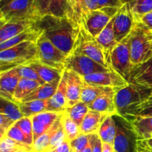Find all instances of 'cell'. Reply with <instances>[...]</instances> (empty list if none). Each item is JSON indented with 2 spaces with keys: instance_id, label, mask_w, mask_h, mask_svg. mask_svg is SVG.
I'll return each instance as SVG.
<instances>
[{
  "instance_id": "cell-1",
  "label": "cell",
  "mask_w": 152,
  "mask_h": 152,
  "mask_svg": "<svg viewBox=\"0 0 152 152\" xmlns=\"http://www.w3.org/2000/svg\"><path fill=\"white\" fill-rule=\"evenodd\" d=\"M37 28L67 56L71 53L80 28H76L67 18L47 14L36 22Z\"/></svg>"
},
{
  "instance_id": "cell-2",
  "label": "cell",
  "mask_w": 152,
  "mask_h": 152,
  "mask_svg": "<svg viewBox=\"0 0 152 152\" xmlns=\"http://www.w3.org/2000/svg\"><path fill=\"white\" fill-rule=\"evenodd\" d=\"M129 48L134 67L145 63L152 57V31L136 19L130 34Z\"/></svg>"
},
{
  "instance_id": "cell-3",
  "label": "cell",
  "mask_w": 152,
  "mask_h": 152,
  "mask_svg": "<svg viewBox=\"0 0 152 152\" xmlns=\"http://www.w3.org/2000/svg\"><path fill=\"white\" fill-rule=\"evenodd\" d=\"M35 61H37V48L34 42H25L0 51L1 72L28 65Z\"/></svg>"
},
{
  "instance_id": "cell-4",
  "label": "cell",
  "mask_w": 152,
  "mask_h": 152,
  "mask_svg": "<svg viewBox=\"0 0 152 152\" xmlns=\"http://www.w3.org/2000/svg\"><path fill=\"white\" fill-rule=\"evenodd\" d=\"M116 124L114 147L116 152H138V137L130 122L120 114L113 115Z\"/></svg>"
},
{
  "instance_id": "cell-5",
  "label": "cell",
  "mask_w": 152,
  "mask_h": 152,
  "mask_svg": "<svg viewBox=\"0 0 152 152\" xmlns=\"http://www.w3.org/2000/svg\"><path fill=\"white\" fill-rule=\"evenodd\" d=\"M71 52L86 55L105 68L111 69L108 57L102 46L96 41L95 37L89 34L83 25L80 27V32Z\"/></svg>"
},
{
  "instance_id": "cell-6",
  "label": "cell",
  "mask_w": 152,
  "mask_h": 152,
  "mask_svg": "<svg viewBox=\"0 0 152 152\" xmlns=\"http://www.w3.org/2000/svg\"><path fill=\"white\" fill-rule=\"evenodd\" d=\"M151 98L152 86L129 83L116 93L115 104L118 114L121 115L131 105L142 103Z\"/></svg>"
},
{
  "instance_id": "cell-7",
  "label": "cell",
  "mask_w": 152,
  "mask_h": 152,
  "mask_svg": "<svg viewBox=\"0 0 152 152\" xmlns=\"http://www.w3.org/2000/svg\"><path fill=\"white\" fill-rule=\"evenodd\" d=\"M34 8V0H13L0 8L1 25L11 21L39 19Z\"/></svg>"
},
{
  "instance_id": "cell-8",
  "label": "cell",
  "mask_w": 152,
  "mask_h": 152,
  "mask_svg": "<svg viewBox=\"0 0 152 152\" xmlns=\"http://www.w3.org/2000/svg\"><path fill=\"white\" fill-rule=\"evenodd\" d=\"M37 61L44 65L64 71L67 56L56 47L43 34L36 42Z\"/></svg>"
},
{
  "instance_id": "cell-9",
  "label": "cell",
  "mask_w": 152,
  "mask_h": 152,
  "mask_svg": "<svg viewBox=\"0 0 152 152\" xmlns=\"http://www.w3.org/2000/svg\"><path fill=\"white\" fill-rule=\"evenodd\" d=\"M129 38L130 34L119 43L110 56L111 69L118 73L128 82L130 79L131 73L134 68L131 59Z\"/></svg>"
},
{
  "instance_id": "cell-10",
  "label": "cell",
  "mask_w": 152,
  "mask_h": 152,
  "mask_svg": "<svg viewBox=\"0 0 152 152\" xmlns=\"http://www.w3.org/2000/svg\"><path fill=\"white\" fill-rule=\"evenodd\" d=\"M65 70L74 71L81 77H86L95 73L107 72L111 69L105 68L86 55L71 52L65 60Z\"/></svg>"
},
{
  "instance_id": "cell-11",
  "label": "cell",
  "mask_w": 152,
  "mask_h": 152,
  "mask_svg": "<svg viewBox=\"0 0 152 152\" xmlns=\"http://www.w3.org/2000/svg\"><path fill=\"white\" fill-rule=\"evenodd\" d=\"M119 9L104 8L88 13L83 19V25L91 35L96 37L109 23Z\"/></svg>"
},
{
  "instance_id": "cell-12",
  "label": "cell",
  "mask_w": 152,
  "mask_h": 152,
  "mask_svg": "<svg viewBox=\"0 0 152 152\" xmlns=\"http://www.w3.org/2000/svg\"><path fill=\"white\" fill-rule=\"evenodd\" d=\"M134 24V15L130 3H125L114 16V31L117 42H121L131 34Z\"/></svg>"
},
{
  "instance_id": "cell-13",
  "label": "cell",
  "mask_w": 152,
  "mask_h": 152,
  "mask_svg": "<svg viewBox=\"0 0 152 152\" xmlns=\"http://www.w3.org/2000/svg\"><path fill=\"white\" fill-rule=\"evenodd\" d=\"M83 77V80L88 83L102 87L111 88L117 91L126 87L129 84L126 79L114 70L107 72L95 73Z\"/></svg>"
},
{
  "instance_id": "cell-14",
  "label": "cell",
  "mask_w": 152,
  "mask_h": 152,
  "mask_svg": "<svg viewBox=\"0 0 152 152\" xmlns=\"http://www.w3.org/2000/svg\"><path fill=\"white\" fill-rule=\"evenodd\" d=\"M63 75L66 81L67 105L68 107H71L81 101L83 77L68 70L64 71Z\"/></svg>"
},
{
  "instance_id": "cell-15",
  "label": "cell",
  "mask_w": 152,
  "mask_h": 152,
  "mask_svg": "<svg viewBox=\"0 0 152 152\" xmlns=\"http://www.w3.org/2000/svg\"><path fill=\"white\" fill-rule=\"evenodd\" d=\"M18 68L1 71L0 74V96L1 98L14 102L13 94L20 80Z\"/></svg>"
},
{
  "instance_id": "cell-16",
  "label": "cell",
  "mask_w": 152,
  "mask_h": 152,
  "mask_svg": "<svg viewBox=\"0 0 152 152\" xmlns=\"http://www.w3.org/2000/svg\"><path fill=\"white\" fill-rule=\"evenodd\" d=\"M117 91V90L113 88L105 91L88 105L89 109L109 115L117 114L118 112L115 104Z\"/></svg>"
},
{
  "instance_id": "cell-17",
  "label": "cell",
  "mask_w": 152,
  "mask_h": 152,
  "mask_svg": "<svg viewBox=\"0 0 152 152\" xmlns=\"http://www.w3.org/2000/svg\"><path fill=\"white\" fill-rule=\"evenodd\" d=\"M38 19L11 21L1 25L0 28V43L4 42L18 34H21L30 27L33 26Z\"/></svg>"
},
{
  "instance_id": "cell-18",
  "label": "cell",
  "mask_w": 152,
  "mask_h": 152,
  "mask_svg": "<svg viewBox=\"0 0 152 152\" xmlns=\"http://www.w3.org/2000/svg\"><path fill=\"white\" fill-rule=\"evenodd\" d=\"M114 16L111 19L109 23L106 25L105 28L102 30V32L96 37V41L99 42V44L102 46L106 54L107 57L108 59L110 65V56H111V53L114 50L116 47L118 45L119 43L116 40L115 34H114ZM111 66V65H110Z\"/></svg>"
},
{
  "instance_id": "cell-19",
  "label": "cell",
  "mask_w": 152,
  "mask_h": 152,
  "mask_svg": "<svg viewBox=\"0 0 152 152\" xmlns=\"http://www.w3.org/2000/svg\"><path fill=\"white\" fill-rule=\"evenodd\" d=\"M42 32L39 29L36 25V23L33 26L30 27L21 34H18L16 37L0 43V51L10 48L15 45L20 44L25 42H37L38 39L41 37Z\"/></svg>"
},
{
  "instance_id": "cell-20",
  "label": "cell",
  "mask_w": 152,
  "mask_h": 152,
  "mask_svg": "<svg viewBox=\"0 0 152 152\" xmlns=\"http://www.w3.org/2000/svg\"><path fill=\"white\" fill-rule=\"evenodd\" d=\"M129 83L152 86V57L145 63L134 68Z\"/></svg>"
},
{
  "instance_id": "cell-21",
  "label": "cell",
  "mask_w": 152,
  "mask_h": 152,
  "mask_svg": "<svg viewBox=\"0 0 152 152\" xmlns=\"http://www.w3.org/2000/svg\"><path fill=\"white\" fill-rule=\"evenodd\" d=\"M67 105V94H66V81L64 75L62 74V79L59 82L56 93L53 96L48 99V111L63 113L65 111Z\"/></svg>"
},
{
  "instance_id": "cell-22",
  "label": "cell",
  "mask_w": 152,
  "mask_h": 152,
  "mask_svg": "<svg viewBox=\"0 0 152 152\" xmlns=\"http://www.w3.org/2000/svg\"><path fill=\"white\" fill-rule=\"evenodd\" d=\"M28 66L32 68L39 74L40 78L44 81L45 83H48V84L59 83L64 72L61 70L56 69L44 65L39 61L31 62L28 65Z\"/></svg>"
},
{
  "instance_id": "cell-23",
  "label": "cell",
  "mask_w": 152,
  "mask_h": 152,
  "mask_svg": "<svg viewBox=\"0 0 152 152\" xmlns=\"http://www.w3.org/2000/svg\"><path fill=\"white\" fill-rule=\"evenodd\" d=\"M109 114L89 110L80 126V132L84 134H97L101 125Z\"/></svg>"
},
{
  "instance_id": "cell-24",
  "label": "cell",
  "mask_w": 152,
  "mask_h": 152,
  "mask_svg": "<svg viewBox=\"0 0 152 152\" xmlns=\"http://www.w3.org/2000/svg\"><path fill=\"white\" fill-rule=\"evenodd\" d=\"M86 0H67L66 18L76 27L83 25V14Z\"/></svg>"
},
{
  "instance_id": "cell-25",
  "label": "cell",
  "mask_w": 152,
  "mask_h": 152,
  "mask_svg": "<svg viewBox=\"0 0 152 152\" xmlns=\"http://www.w3.org/2000/svg\"><path fill=\"white\" fill-rule=\"evenodd\" d=\"M40 86L42 85L38 82L21 77L13 94L14 102L17 104L22 103L25 98L28 97L34 91H35Z\"/></svg>"
},
{
  "instance_id": "cell-26",
  "label": "cell",
  "mask_w": 152,
  "mask_h": 152,
  "mask_svg": "<svg viewBox=\"0 0 152 152\" xmlns=\"http://www.w3.org/2000/svg\"><path fill=\"white\" fill-rule=\"evenodd\" d=\"M128 120L134 129L139 140L150 138L152 133V117H134Z\"/></svg>"
},
{
  "instance_id": "cell-27",
  "label": "cell",
  "mask_w": 152,
  "mask_h": 152,
  "mask_svg": "<svg viewBox=\"0 0 152 152\" xmlns=\"http://www.w3.org/2000/svg\"><path fill=\"white\" fill-rule=\"evenodd\" d=\"M109 89H111V88L95 86V85L88 83L87 82L83 80L81 92V101L89 105L96 98L99 97L100 95H102V94L105 93Z\"/></svg>"
},
{
  "instance_id": "cell-28",
  "label": "cell",
  "mask_w": 152,
  "mask_h": 152,
  "mask_svg": "<svg viewBox=\"0 0 152 152\" xmlns=\"http://www.w3.org/2000/svg\"><path fill=\"white\" fill-rule=\"evenodd\" d=\"M121 115L127 120L134 117H152V98L142 103L131 105Z\"/></svg>"
},
{
  "instance_id": "cell-29",
  "label": "cell",
  "mask_w": 152,
  "mask_h": 152,
  "mask_svg": "<svg viewBox=\"0 0 152 152\" xmlns=\"http://www.w3.org/2000/svg\"><path fill=\"white\" fill-rule=\"evenodd\" d=\"M62 114L56 120V122L53 123V126L48 131H47L40 137H39L37 140L34 141V147H33L34 152H48L50 140H51L52 137L54 134L55 132H56V130L60 127L61 124H62V122H61Z\"/></svg>"
},
{
  "instance_id": "cell-30",
  "label": "cell",
  "mask_w": 152,
  "mask_h": 152,
  "mask_svg": "<svg viewBox=\"0 0 152 152\" xmlns=\"http://www.w3.org/2000/svg\"><path fill=\"white\" fill-rule=\"evenodd\" d=\"M59 84V83H54V84L45 83L42 85L35 91H34L28 97L25 98L22 102L34 100H48L56 93Z\"/></svg>"
},
{
  "instance_id": "cell-31",
  "label": "cell",
  "mask_w": 152,
  "mask_h": 152,
  "mask_svg": "<svg viewBox=\"0 0 152 152\" xmlns=\"http://www.w3.org/2000/svg\"><path fill=\"white\" fill-rule=\"evenodd\" d=\"M97 134L102 142L113 145L116 136V124L113 115H108L105 119Z\"/></svg>"
},
{
  "instance_id": "cell-32",
  "label": "cell",
  "mask_w": 152,
  "mask_h": 152,
  "mask_svg": "<svg viewBox=\"0 0 152 152\" xmlns=\"http://www.w3.org/2000/svg\"><path fill=\"white\" fill-rule=\"evenodd\" d=\"M25 117H31L40 113L48 111V100H34L19 104Z\"/></svg>"
},
{
  "instance_id": "cell-33",
  "label": "cell",
  "mask_w": 152,
  "mask_h": 152,
  "mask_svg": "<svg viewBox=\"0 0 152 152\" xmlns=\"http://www.w3.org/2000/svg\"><path fill=\"white\" fill-rule=\"evenodd\" d=\"M0 114L7 116L10 119L14 120L16 123L23 117H25L22 111H21L19 104L12 102V101L7 100L4 98H1Z\"/></svg>"
},
{
  "instance_id": "cell-34",
  "label": "cell",
  "mask_w": 152,
  "mask_h": 152,
  "mask_svg": "<svg viewBox=\"0 0 152 152\" xmlns=\"http://www.w3.org/2000/svg\"><path fill=\"white\" fill-rule=\"evenodd\" d=\"M89 110L88 105L80 101L73 106L68 107L65 112L80 127Z\"/></svg>"
},
{
  "instance_id": "cell-35",
  "label": "cell",
  "mask_w": 152,
  "mask_h": 152,
  "mask_svg": "<svg viewBox=\"0 0 152 152\" xmlns=\"http://www.w3.org/2000/svg\"><path fill=\"white\" fill-rule=\"evenodd\" d=\"M61 122H62V126L65 136L69 142L76 139L77 137L80 136V134H82L80 132V126H77V123L65 111L62 114Z\"/></svg>"
},
{
  "instance_id": "cell-36",
  "label": "cell",
  "mask_w": 152,
  "mask_h": 152,
  "mask_svg": "<svg viewBox=\"0 0 152 152\" xmlns=\"http://www.w3.org/2000/svg\"><path fill=\"white\" fill-rule=\"evenodd\" d=\"M16 124L25 135L29 146L34 147V131H33V123L31 117H23L17 121ZM34 149V148H33Z\"/></svg>"
},
{
  "instance_id": "cell-37",
  "label": "cell",
  "mask_w": 152,
  "mask_h": 152,
  "mask_svg": "<svg viewBox=\"0 0 152 152\" xmlns=\"http://www.w3.org/2000/svg\"><path fill=\"white\" fill-rule=\"evenodd\" d=\"M0 152H30L21 144L7 136L1 139Z\"/></svg>"
},
{
  "instance_id": "cell-38",
  "label": "cell",
  "mask_w": 152,
  "mask_h": 152,
  "mask_svg": "<svg viewBox=\"0 0 152 152\" xmlns=\"http://www.w3.org/2000/svg\"><path fill=\"white\" fill-rule=\"evenodd\" d=\"M130 4L134 16H143L152 11V0H134Z\"/></svg>"
},
{
  "instance_id": "cell-39",
  "label": "cell",
  "mask_w": 152,
  "mask_h": 152,
  "mask_svg": "<svg viewBox=\"0 0 152 152\" xmlns=\"http://www.w3.org/2000/svg\"><path fill=\"white\" fill-rule=\"evenodd\" d=\"M67 0H51L48 14L59 18H66Z\"/></svg>"
},
{
  "instance_id": "cell-40",
  "label": "cell",
  "mask_w": 152,
  "mask_h": 152,
  "mask_svg": "<svg viewBox=\"0 0 152 152\" xmlns=\"http://www.w3.org/2000/svg\"><path fill=\"white\" fill-rule=\"evenodd\" d=\"M5 136L8 137L10 139L13 140H15L16 142H17L18 143L21 144V145H22L23 146H25L30 152H34L33 148L29 146L25 135H24V134L22 133L21 129H19V126H18L16 123H15L14 126H12V127L10 128V130L7 132Z\"/></svg>"
},
{
  "instance_id": "cell-41",
  "label": "cell",
  "mask_w": 152,
  "mask_h": 152,
  "mask_svg": "<svg viewBox=\"0 0 152 152\" xmlns=\"http://www.w3.org/2000/svg\"><path fill=\"white\" fill-rule=\"evenodd\" d=\"M62 114V113L53 112V111H45V112L33 116V117L39 120L42 124L44 125L46 128L49 129L51 128L53 123L60 117Z\"/></svg>"
},
{
  "instance_id": "cell-42",
  "label": "cell",
  "mask_w": 152,
  "mask_h": 152,
  "mask_svg": "<svg viewBox=\"0 0 152 152\" xmlns=\"http://www.w3.org/2000/svg\"><path fill=\"white\" fill-rule=\"evenodd\" d=\"M19 71V75L22 78L28 79V80H34L39 83L41 85L45 84L44 81L40 78L39 74L28 65H22V66L17 67Z\"/></svg>"
},
{
  "instance_id": "cell-43",
  "label": "cell",
  "mask_w": 152,
  "mask_h": 152,
  "mask_svg": "<svg viewBox=\"0 0 152 152\" xmlns=\"http://www.w3.org/2000/svg\"><path fill=\"white\" fill-rule=\"evenodd\" d=\"M89 143V135L80 134L76 139L70 141L71 152H81Z\"/></svg>"
},
{
  "instance_id": "cell-44",
  "label": "cell",
  "mask_w": 152,
  "mask_h": 152,
  "mask_svg": "<svg viewBox=\"0 0 152 152\" xmlns=\"http://www.w3.org/2000/svg\"><path fill=\"white\" fill-rule=\"evenodd\" d=\"M65 140H67L65 134V132H64L63 128H62V124H61L60 127L56 130V132H55L54 134L52 137L51 140H50L48 152L53 151L54 148H56V147L59 146L60 144H62V142H65Z\"/></svg>"
},
{
  "instance_id": "cell-45",
  "label": "cell",
  "mask_w": 152,
  "mask_h": 152,
  "mask_svg": "<svg viewBox=\"0 0 152 152\" xmlns=\"http://www.w3.org/2000/svg\"><path fill=\"white\" fill-rule=\"evenodd\" d=\"M16 123L14 120L4 114H0V137L1 139L6 135L10 128Z\"/></svg>"
},
{
  "instance_id": "cell-46",
  "label": "cell",
  "mask_w": 152,
  "mask_h": 152,
  "mask_svg": "<svg viewBox=\"0 0 152 152\" xmlns=\"http://www.w3.org/2000/svg\"><path fill=\"white\" fill-rule=\"evenodd\" d=\"M51 0H34V8L39 17L47 15Z\"/></svg>"
},
{
  "instance_id": "cell-47",
  "label": "cell",
  "mask_w": 152,
  "mask_h": 152,
  "mask_svg": "<svg viewBox=\"0 0 152 152\" xmlns=\"http://www.w3.org/2000/svg\"><path fill=\"white\" fill-rule=\"evenodd\" d=\"M31 119H32L33 131H34V141H36L50 129H48L46 128L44 125L42 124L39 120H37L34 117H31Z\"/></svg>"
},
{
  "instance_id": "cell-48",
  "label": "cell",
  "mask_w": 152,
  "mask_h": 152,
  "mask_svg": "<svg viewBox=\"0 0 152 152\" xmlns=\"http://www.w3.org/2000/svg\"><path fill=\"white\" fill-rule=\"evenodd\" d=\"M123 4L120 0H98V10L104 8L119 9Z\"/></svg>"
},
{
  "instance_id": "cell-49",
  "label": "cell",
  "mask_w": 152,
  "mask_h": 152,
  "mask_svg": "<svg viewBox=\"0 0 152 152\" xmlns=\"http://www.w3.org/2000/svg\"><path fill=\"white\" fill-rule=\"evenodd\" d=\"M89 140L91 145L92 152H102V142L98 134H89Z\"/></svg>"
},
{
  "instance_id": "cell-50",
  "label": "cell",
  "mask_w": 152,
  "mask_h": 152,
  "mask_svg": "<svg viewBox=\"0 0 152 152\" xmlns=\"http://www.w3.org/2000/svg\"><path fill=\"white\" fill-rule=\"evenodd\" d=\"M98 10V0H86L84 9H83V22L85 16L90 12Z\"/></svg>"
},
{
  "instance_id": "cell-51",
  "label": "cell",
  "mask_w": 152,
  "mask_h": 152,
  "mask_svg": "<svg viewBox=\"0 0 152 152\" xmlns=\"http://www.w3.org/2000/svg\"><path fill=\"white\" fill-rule=\"evenodd\" d=\"M134 18L136 20L142 22V23L143 24V25H145L148 29L152 31V11L143 15V16H134Z\"/></svg>"
},
{
  "instance_id": "cell-52",
  "label": "cell",
  "mask_w": 152,
  "mask_h": 152,
  "mask_svg": "<svg viewBox=\"0 0 152 152\" xmlns=\"http://www.w3.org/2000/svg\"><path fill=\"white\" fill-rule=\"evenodd\" d=\"M139 150L152 152V137L138 140Z\"/></svg>"
},
{
  "instance_id": "cell-53",
  "label": "cell",
  "mask_w": 152,
  "mask_h": 152,
  "mask_svg": "<svg viewBox=\"0 0 152 152\" xmlns=\"http://www.w3.org/2000/svg\"><path fill=\"white\" fill-rule=\"evenodd\" d=\"M50 152H71L70 142L68 140H65Z\"/></svg>"
},
{
  "instance_id": "cell-54",
  "label": "cell",
  "mask_w": 152,
  "mask_h": 152,
  "mask_svg": "<svg viewBox=\"0 0 152 152\" xmlns=\"http://www.w3.org/2000/svg\"><path fill=\"white\" fill-rule=\"evenodd\" d=\"M114 149L112 145L102 142V152H114Z\"/></svg>"
},
{
  "instance_id": "cell-55",
  "label": "cell",
  "mask_w": 152,
  "mask_h": 152,
  "mask_svg": "<svg viewBox=\"0 0 152 152\" xmlns=\"http://www.w3.org/2000/svg\"><path fill=\"white\" fill-rule=\"evenodd\" d=\"M13 1V0H0V8L7 5V4H8L9 3H10Z\"/></svg>"
},
{
  "instance_id": "cell-56",
  "label": "cell",
  "mask_w": 152,
  "mask_h": 152,
  "mask_svg": "<svg viewBox=\"0 0 152 152\" xmlns=\"http://www.w3.org/2000/svg\"><path fill=\"white\" fill-rule=\"evenodd\" d=\"M81 152H92V148H91V145L90 140H89V143L88 144L87 146H86Z\"/></svg>"
},
{
  "instance_id": "cell-57",
  "label": "cell",
  "mask_w": 152,
  "mask_h": 152,
  "mask_svg": "<svg viewBox=\"0 0 152 152\" xmlns=\"http://www.w3.org/2000/svg\"><path fill=\"white\" fill-rule=\"evenodd\" d=\"M134 1V0H120L122 4H125V3H131Z\"/></svg>"
},
{
  "instance_id": "cell-58",
  "label": "cell",
  "mask_w": 152,
  "mask_h": 152,
  "mask_svg": "<svg viewBox=\"0 0 152 152\" xmlns=\"http://www.w3.org/2000/svg\"><path fill=\"white\" fill-rule=\"evenodd\" d=\"M138 152H144V151H141V150H139V151H138Z\"/></svg>"
},
{
  "instance_id": "cell-59",
  "label": "cell",
  "mask_w": 152,
  "mask_h": 152,
  "mask_svg": "<svg viewBox=\"0 0 152 152\" xmlns=\"http://www.w3.org/2000/svg\"><path fill=\"white\" fill-rule=\"evenodd\" d=\"M152 137V133L151 134V137Z\"/></svg>"
},
{
  "instance_id": "cell-60",
  "label": "cell",
  "mask_w": 152,
  "mask_h": 152,
  "mask_svg": "<svg viewBox=\"0 0 152 152\" xmlns=\"http://www.w3.org/2000/svg\"><path fill=\"white\" fill-rule=\"evenodd\" d=\"M144 151V152H151V151Z\"/></svg>"
},
{
  "instance_id": "cell-61",
  "label": "cell",
  "mask_w": 152,
  "mask_h": 152,
  "mask_svg": "<svg viewBox=\"0 0 152 152\" xmlns=\"http://www.w3.org/2000/svg\"><path fill=\"white\" fill-rule=\"evenodd\" d=\"M114 152H116V151H114Z\"/></svg>"
},
{
  "instance_id": "cell-62",
  "label": "cell",
  "mask_w": 152,
  "mask_h": 152,
  "mask_svg": "<svg viewBox=\"0 0 152 152\" xmlns=\"http://www.w3.org/2000/svg\"></svg>"
}]
</instances>
